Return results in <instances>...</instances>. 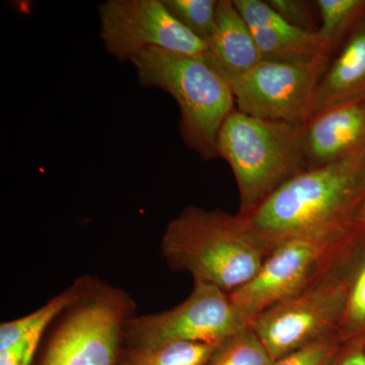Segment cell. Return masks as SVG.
Returning a JSON list of instances; mask_svg holds the SVG:
<instances>
[{
  "label": "cell",
  "instance_id": "cell-1",
  "mask_svg": "<svg viewBox=\"0 0 365 365\" xmlns=\"http://www.w3.org/2000/svg\"><path fill=\"white\" fill-rule=\"evenodd\" d=\"M272 246L248 218L190 206L172 220L162 240L163 258L173 270L189 273L230 294L250 282Z\"/></svg>",
  "mask_w": 365,
  "mask_h": 365
},
{
  "label": "cell",
  "instance_id": "cell-2",
  "mask_svg": "<svg viewBox=\"0 0 365 365\" xmlns=\"http://www.w3.org/2000/svg\"><path fill=\"white\" fill-rule=\"evenodd\" d=\"M365 196V151L300 173L248 218L273 247L299 237L351 227Z\"/></svg>",
  "mask_w": 365,
  "mask_h": 365
},
{
  "label": "cell",
  "instance_id": "cell-3",
  "mask_svg": "<svg viewBox=\"0 0 365 365\" xmlns=\"http://www.w3.org/2000/svg\"><path fill=\"white\" fill-rule=\"evenodd\" d=\"M217 150L234 173L239 213L245 217L307 170L304 125L260 119L237 109L220 129Z\"/></svg>",
  "mask_w": 365,
  "mask_h": 365
},
{
  "label": "cell",
  "instance_id": "cell-4",
  "mask_svg": "<svg viewBox=\"0 0 365 365\" xmlns=\"http://www.w3.org/2000/svg\"><path fill=\"white\" fill-rule=\"evenodd\" d=\"M143 86L167 91L181 112L184 143L203 160L220 158L218 135L235 103L227 79L205 60L150 48L131 59Z\"/></svg>",
  "mask_w": 365,
  "mask_h": 365
},
{
  "label": "cell",
  "instance_id": "cell-5",
  "mask_svg": "<svg viewBox=\"0 0 365 365\" xmlns=\"http://www.w3.org/2000/svg\"><path fill=\"white\" fill-rule=\"evenodd\" d=\"M355 232L352 225L338 232L299 235L276 242L253 279L228 294L232 304L251 326L266 309L316 284L335 264Z\"/></svg>",
  "mask_w": 365,
  "mask_h": 365
},
{
  "label": "cell",
  "instance_id": "cell-6",
  "mask_svg": "<svg viewBox=\"0 0 365 365\" xmlns=\"http://www.w3.org/2000/svg\"><path fill=\"white\" fill-rule=\"evenodd\" d=\"M132 309L121 290L91 283L53 336L43 365H116Z\"/></svg>",
  "mask_w": 365,
  "mask_h": 365
},
{
  "label": "cell",
  "instance_id": "cell-7",
  "mask_svg": "<svg viewBox=\"0 0 365 365\" xmlns=\"http://www.w3.org/2000/svg\"><path fill=\"white\" fill-rule=\"evenodd\" d=\"M341 255L316 284L266 309L252 322L250 328L274 360L314 343L339 338L346 299Z\"/></svg>",
  "mask_w": 365,
  "mask_h": 365
},
{
  "label": "cell",
  "instance_id": "cell-8",
  "mask_svg": "<svg viewBox=\"0 0 365 365\" xmlns=\"http://www.w3.org/2000/svg\"><path fill=\"white\" fill-rule=\"evenodd\" d=\"M331 54L297 59H262L230 79L237 111L260 119L304 125Z\"/></svg>",
  "mask_w": 365,
  "mask_h": 365
},
{
  "label": "cell",
  "instance_id": "cell-9",
  "mask_svg": "<svg viewBox=\"0 0 365 365\" xmlns=\"http://www.w3.org/2000/svg\"><path fill=\"white\" fill-rule=\"evenodd\" d=\"M101 38L119 62L150 48L206 60L208 45L168 11L163 0H108L98 6Z\"/></svg>",
  "mask_w": 365,
  "mask_h": 365
},
{
  "label": "cell",
  "instance_id": "cell-10",
  "mask_svg": "<svg viewBox=\"0 0 365 365\" xmlns=\"http://www.w3.org/2000/svg\"><path fill=\"white\" fill-rule=\"evenodd\" d=\"M250 328L237 311L230 295L207 283L194 282L188 299L163 313L132 319L125 337L131 348L151 347L176 342L218 344Z\"/></svg>",
  "mask_w": 365,
  "mask_h": 365
},
{
  "label": "cell",
  "instance_id": "cell-11",
  "mask_svg": "<svg viewBox=\"0 0 365 365\" xmlns=\"http://www.w3.org/2000/svg\"><path fill=\"white\" fill-rule=\"evenodd\" d=\"M307 169L365 151V96L316 113L304 125Z\"/></svg>",
  "mask_w": 365,
  "mask_h": 365
},
{
  "label": "cell",
  "instance_id": "cell-12",
  "mask_svg": "<svg viewBox=\"0 0 365 365\" xmlns=\"http://www.w3.org/2000/svg\"><path fill=\"white\" fill-rule=\"evenodd\" d=\"M248 24L263 59H297L331 54L317 33L299 30L262 0H232Z\"/></svg>",
  "mask_w": 365,
  "mask_h": 365
},
{
  "label": "cell",
  "instance_id": "cell-13",
  "mask_svg": "<svg viewBox=\"0 0 365 365\" xmlns=\"http://www.w3.org/2000/svg\"><path fill=\"white\" fill-rule=\"evenodd\" d=\"M205 61L227 79L237 78L262 61L251 29L232 0H220Z\"/></svg>",
  "mask_w": 365,
  "mask_h": 365
},
{
  "label": "cell",
  "instance_id": "cell-14",
  "mask_svg": "<svg viewBox=\"0 0 365 365\" xmlns=\"http://www.w3.org/2000/svg\"><path fill=\"white\" fill-rule=\"evenodd\" d=\"M362 96H365V14L343 41L335 58L329 62L314 96L313 115Z\"/></svg>",
  "mask_w": 365,
  "mask_h": 365
},
{
  "label": "cell",
  "instance_id": "cell-15",
  "mask_svg": "<svg viewBox=\"0 0 365 365\" xmlns=\"http://www.w3.org/2000/svg\"><path fill=\"white\" fill-rule=\"evenodd\" d=\"M345 285V309L341 342L365 337V235L355 232L341 255Z\"/></svg>",
  "mask_w": 365,
  "mask_h": 365
},
{
  "label": "cell",
  "instance_id": "cell-16",
  "mask_svg": "<svg viewBox=\"0 0 365 365\" xmlns=\"http://www.w3.org/2000/svg\"><path fill=\"white\" fill-rule=\"evenodd\" d=\"M93 281L81 279L68 289L53 297L45 306L34 313L14 321L6 322L0 326V351L26 339L37 331H43L59 314L68 311L88 292Z\"/></svg>",
  "mask_w": 365,
  "mask_h": 365
},
{
  "label": "cell",
  "instance_id": "cell-17",
  "mask_svg": "<svg viewBox=\"0 0 365 365\" xmlns=\"http://www.w3.org/2000/svg\"><path fill=\"white\" fill-rule=\"evenodd\" d=\"M218 344L176 341L130 348L122 365H206Z\"/></svg>",
  "mask_w": 365,
  "mask_h": 365
},
{
  "label": "cell",
  "instance_id": "cell-18",
  "mask_svg": "<svg viewBox=\"0 0 365 365\" xmlns=\"http://www.w3.org/2000/svg\"><path fill=\"white\" fill-rule=\"evenodd\" d=\"M314 6L321 20L316 33L332 50L342 44L365 14V0H318Z\"/></svg>",
  "mask_w": 365,
  "mask_h": 365
},
{
  "label": "cell",
  "instance_id": "cell-19",
  "mask_svg": "<svg viewBox=\"0 0 365 365\" xmlns=\"http://www.w3.org/2000/svg\"><path fill=\"white\" fill-rule=\"evenodd\" d=\"M274 359L251 328L223 340L206 365H272Z\"/></svg>",
  "mask_w": 365,
  "mask_h": 365
},
{
  "label": "cell",
  "instance_id": "cell-20",
  "mask_svg": "<svg viewBox=\"0 0 365 365\" xmlns=\"http://www.w3.org/2000/svg\"><path fill=\"white\" fill-rule=\"evenodd\" d=\"M163 2L185 28L207 43L215 30L217 0H163Z\"/></svg>",
  "mask_w": 365,
  "mask_h": 365
},
{
  "label": "cell",
  "instance_id": "cell-21",
  "mask_svg": "<svg viewBox=\"0 0 365 365\" xmlns=\"http://www.w3.org/2000/svg\"><path fill=\"white\" fill-rule=\"evenodd\" d=\"M339 338H331L274 360L272 365H329L339 347Z\"/></svg>",
  "mask_w": 365,
  "mask_h": 365
},
{
  "label": "cell",
  "instance_id": "cell-22",
  "mask_svg": "<svg viewBox=\"0 0 365 365\" xmlns=\"http://www.w3.org/2000/svg\"><path fill=\"white\" fill-rule=\"evenodd\" d=\"M267 2L289 25L306 32L316 33L309 2L304 0H268Z\"/></svg>",
  "mask_w": 365,
  "mask_h": 365
},
{
  "label": "cell",
  "instance_id": "cell-23",
  "mask_svg": "<svg viewBox=\"0 0 365 365\" xmlns=\"http://www.w3.org/2000/svg\"><path fill=\"white\" fill-rule=\"evenodd\" d=\"M329 365H365L364 338L341 342Z\"/></svg>",
  "mask_w": 365,
  "mask_h": 365
},
{
  "label": "cell",
  "instance_id": "cell-24",
  "mask_svg": "<svg viewBox=\"0 0 365 365\" xmlns=\"http://www.w3.org/2000/svg\"><path fill=\"white\" fill-rule=\"evenodd\" d=\"M28 343L21 341L16 345L0 351V365H21L25 359Z\"/></svg>",
  "mask_w": 365,
  "mask_h": 365
},
{
  "label": "cell",
  "instance_id": "cell-25",
  "mask_svg": "<svg viewBox=\"0 0 365 365\" xmlns=\"http://www.w3.org/2000/svg\"><path fill=\"white\" fill-rule=\"evenodd\" d=\"M352 225L359 235H365V196L355 212Z\"/></svg>",
  "mask_w": 365,
  "mask_h": 365
},
{
  "label": "cell",
  "instance_id": "cell-26",
  "mask_svg": "<svg viewBox=\"0 0 365 365\" xmlns=\"http://www.w3.org/2000/svg\"><path fill=\"white\" fill-rule=\"evenodd\" d=\"M364 343H365V337L364 338Z\"/></svg>",
  "mask_w": 365,
  "mask_h": 365
}]
</instances>
